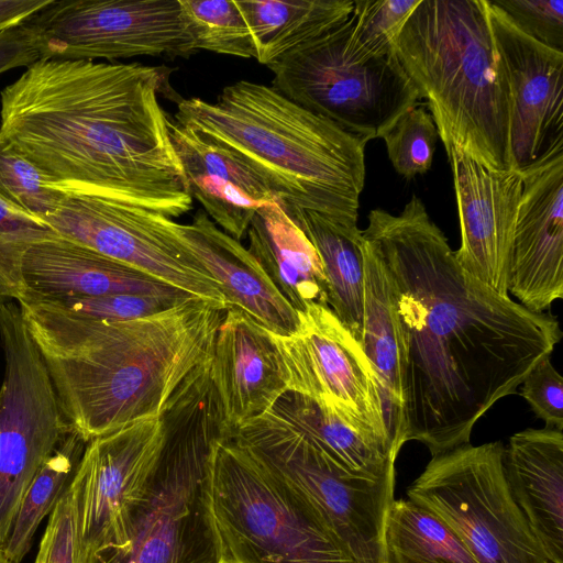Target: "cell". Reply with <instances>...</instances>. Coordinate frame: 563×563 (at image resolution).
<instances>
[{"label": "cell", "mask_w": 563, "mask_h": 563, "mask_svg": "<svg viewBox=\"0 0 563 563\" xmlns=\"http://www.w3.org/2000/svg\"><path fill=\"white\" fill-rule=\"evenodd\" d=\"M65 192L45 220L59 236L228 309L217 282L180 241L178 222L130 203Z\"/></svg>", "instance_id": "14"}, {"label": "cell", "mask_w": 563, "mask_h": 563, "mask_svg": "<svg viewBox=\"0 0 563 563\" xmlns=\"http://www.w3.org/2000/svg\"><path fill=\"white\" fill-rule=\"evenodd\" d=\"M235 2L251 30L255 59L266 66L344 22L354 3L352 0Z\"/></svg>", "instance_id": "27"}, {"label": "cell", "mask_w": 563, "mask_h": 563, "mask_svg": "<svg viewBox=\"0 0 563 563\" xmlns=\"http://www.w3.org/2000/svg\"><path fill=\"white\" fill-rule=\"evenodd\" d=\"M159 417L164 431L159 466L130 544L86 563H219L200 500L210 444L224 435L218 394L210 382L187 378Z\"/></svg>", "instance_id": "7"}, {"label": "cell", "mask_w": 563, "mask_h": 563, "mask_svg": "<svg viewBox=\"0 0 563 563\" xmlns=\"http://www.w3.org/2000/svg\"><path fill=\"white\" fill-rule=\"evenodd\" d=\"M197 49L255 58L251 30L235 0H180Z\"/></svg>", "instance_id": "31"}, {"label": "cell", "mask_w": 563, "mask_h": 563, "mask_svg": "<svg viewBox=\"0 0 563 563\" xmlns=\"http://www.w3.org/2000/svg\"><path fill=\"white\" fill-rule=\"evenodd\" d=\"M521 396L547 428L563 429V378L550 356L540 360L523 379Z\"/></svg>", "instance_id": "39"}, {"label": "cell", "mask_w": 563, "mask_h": 563, "mask_svg": "<svg viewBox=\"0 0 563 563\" xmlns=\"http://www.w3.org/2000/svg\"><path fill=\"white\" fill-rule=\"evenodd\" d=\"M420 0H357L351 13L354 48L367 57L395 53L396 41Z\"/></svg>", "instance_id": "34"}, {"label": "cell", "mask_w": 563, "mask_h": 563, "mask_svg": "<svg viewBox=\"0 0 563 563\" xmlns=\"http://www.w3.org/2000/svg\"><path fill=\"white\" fill-rule=\"evenodd\" d=\"M19 306L63 416L86 442L159 417L184 378L212 357L225 312L198 297L118 321L78 317L43 301Z\"/></svg>", "instance_id": "3"}, {"label": "cell", "mask_w": 563, "mask_h": 563, "mask_svg": "<svg viewBox=\"0 0 563 563\" xmlns=\"http://www.w3.org/2000/svg\"><path fill=\"white\" fill-rule=\"evenodd\" d=\"M298 313L291 334L269 332L289 391L331 411L368 441L398 455L378 376L361 343L329 306Z\"/></svg>", "instance_id": "12"}, {"label": "cell", "mask_w": 563, "mask_h": 563, "mask_svg": "<svg viewBox=\"0 0 563 563\" xmlns=\"http://www.w3.org/2000/svg\"><path fill=\"white\" fill-rule=\"evenodd\" d=\"M362 254L364 299L361 345L378 376L388 431L400 450L404 442L400 427L399 344L391 282L378 252L363 238Z\"/></svg>", "instance_id": "25"}, {"label": "cell", "mask_w": 563, "mask_h": 563, "mask_svg": "<svg viewBox=\"0 0 563 563\" xmlns=\"http://www.w3.org/2000/svg\"><path fill=\"white\" fill-rule=\"evenodd\" d=\"M438 137L431 114L419 104L405 111L382 136L393 167L406 179L430 169Z\"/></svg>", "instance_id": "35"}, {"label": "cell", "mask_w": 563, "mask_h": 563, "mask_svg": "<svg viewBox=\"0 0 563 563\" xmlns=\"http://www.w3.org/2000/svg\"><path fill=\"white\" fill-rule=\"evenodd\" d=\"M65 195L0 133V198L45 221L57 210Z\"/></svg>", "instance_id": "32"}, {"label": "cell", "mask_w": 563, "mask_h": 563, "mask_svg": "<svg viewBox=\"0 0 563 563\" xmlns=\"http://www.w3.org/2000/svg\"><path fill=\"white\" fill-rule=\"evenodd\" d=\"M351 15L267 67L272 87L367 141L382 137L419 92L395 53L367 57L351 40Z\"/></svg>", "instance_id": "9"}, {"label": "cell", "mask_w": 563, "mask_h": 563, "mask_svg": "<svg viewBox=\"0 0 563 563\" xmlns=\"http://www.w3.org/2000/svg\"><path fill=\"white\" fill-rule=\"evenodd\" d=\"M173 120L246 165L285 212L357 227L367 140L250 80L225 86L216 101L180 99Z\"/></svg>", "instance_id": "4"}, {"label": "cell", "mask_w": 563, "mask_h": 563, "mask_svg": "<svg viewBox=\"0 0 563 563\" xmlns=\"http://www.w3.org/2000/svg\"><path fill=\"white\" fill-rule=\"evenodd\" d=\"M21 273L24 298L20 301L185 292L59 235L31 245L23 256Z\"/></svg>", "instance_id": "20"}, {"label": "cell", "mask_w": 563, "mask_h": 563, "mask_svg": "<svg viewBox=\"0 0 563 563\" xmlns=\"http://www.w3.org/2000/svg\"><path fill=\"white\" fill-rule=\"evenodd\" d=\"M246 236L247 250L296 312L310 305L328 306V283L320 257L277 201L256 211Z\"/></svg>", "instance_id": "24"}, {"label": "cell", "mask_w": 563, "mask_h": 563, "mask_svg": "<svg viewBox=\"0 0 563 563\" xmlns=\"http://www.w3.org/2000/svg\"><path fill=\"white\" fill-rule=\"evenodd\" d=\"M0 563H10L4 554L3 548H0Z\"/></svg>", "instance_id": "42"}, {"label": "cell", "mask_w": 563, "mask_h": 563, "mask_svg": "<svg viewBox=\"0 0 563 563\" xmlns=\"http://www.w3.org/2000/svg\"><path fill=\"white\" fill-rule=\"evenodd\" d=\"M224 313L211 375L230 435L267 412L288 388L269 332L236 308Z\"/></svg>", "instance_id": "19"}, {"label": "cell", "mask_w": 563, "mask_h": 563, "mask_svg": "<svg viewBox=\"0 0 563 563\" xmlns=\"http://www.w3.org/2000/svg\"><path fill=\"white\" fill-rule=\"evenodd\" d=\"M200 500L219 563H356L319 519L229 435L210 444Z\"/></svg>", "instance_id": "6"}, {"label": "cell", "mask_w": 563, "mask_h": 563, "mask_svg": "<svg viewBox=\"0 0 563 563\" xmlns=\"http://www.w3.org/2000/svg\"><path fill=\"white\" fill-rule=\"evenodd\" d=\"M86 444L80 435L70 431L34 476L3 547L10 563H22L30 552L36 530L70 483Z\"/></svg>", "instance_id": "30"}, {"label": "cell", "mask_w": 563, "mask_h": 563, "mask_svg": "<svg viewBox=\"0 0 563 563\" xmlns=\"http://www.w3.org/2000/svg\"><path fill=\"white\" fill-rule=\"evenodd\" d=\"M164 445L161 417L87 442L73 476L78 489L80 563L130 544L151 497Z\"/></svg>", "instance_id": "15"}, {"label": "cell", "mask_w": 563, "mask_h": 563, "mask_svg": "<svg viewBox=\"0 0 563 563\" xmlns=\"http://www.w3.org/2000/svg\"><path fill=\"white\" fill-rule=\"evenodd\" d=\"M169 129L191 198L222 231L241 241L256 211L275 201L269 189L227 150L173 118Z\"/></svg>", "instance_id": "22"}, {"label": "cell", "mask_w": 563, "mask_h": 563, "mask_svg": "<svg viewBox=\"0 0 563 563\" xmlns=\"http://www.w3.org/2000/svg\"><path fill=\"white\" fill-rule=\"evenodd\" d=\"M504 449L500 441L466 443L434 455L407 495L440 517L478 563H550L510 493Z\"/></svg>", "instance_id": "10"}, {"label": "cell", "mask_w": 563, "mask_h": 563, "mask_svg": "<svg viewBox=\"0 0 563 563\" xmlns=\"http://www.w3.org/2000/svg\"><path fill=\"white\" fill-rule=\"evenodd\" d=\"M448 151L490 169H512L511 103L486 0H420L395 44Z\"/></svg>", "instance_id": "5"}, {"label": "cell", "mask_w": 563, "mask_h": 563, "mask_svg": "<svg viewBox=\"0 0 563 563\" xmlns=\"http://www.w3.org/2000/svg\"><path fill=\"white\" fill-rule=\"evenodd\" d=\"M451 165L461 230L454 252L461 267L496 292L509 296L510 262L521 174L490 169L455 147L446 151Z\"/></svg>", "instance_id": "17"}, {"label": "cell", "mask_w": 563, "mask_h": 563, "mask_svg": "<svg viewBox=\"0 0 563 563\" xmlns=\"http://www.w3.org/2000/svg\"><path fill=\"white\" fill-rule=\"evenodd\" d=\"M527 35L563 52V0H493Z\"/></svg>", "instance_id": "38"}, {"label": "cell", "mask_w": 563, "mask_h": 563, "mask_svg": "<svg viewBox=\"0 0 563 563\" xmlns=\"http://www.w3.org/2000/svg\"><path fill=\"white\" fill-rule=\"evenodd\" d=\"M486 12L509 89L512 169L521 172L563 146V52L523 33L493 0Z\"/></svg>", "instance_id": "16"}, {"label": "cell", "mask_w": 563, "mask_h": 563, "mask_svg": "<svg viewBox=\"0 0 563 563\" xmlns=\"http://www.w3.org/2000/svg\"><path fill=\"white\" fill-rule=\"evenodd\" d=\"M503 464L510 493L550 563H563V432L526 429L510 437Z\"/></svg>", "instance_id": "23"}, {"label": "cell", "mask_w": 563, "mask_h": 563, "mask_svg": "<svg viewBox=\"0 0 563 563\" xmlns=\"http://www.w3.org/2000/svg\"><path fill=\"white\" fill-rule=\"evenodd\" d=\"M57 235L44 220L0 198V303L24 298L21 265L25 252Z\"/></svg>", "instance_id": "33"}, {"label": "cell", "mask_w": 563, "mask_h": 563, "mask_svg": "<svg viewBox=\"0 0 563 563\" xmlns=\"http://www.w3.org/2000/svg\"><path fill=\"white\" fill-rule=\"evenodd\" d=\"M166 66L41 58L0 93V133L59 189L168 218L192 209L159 102Z\"/></svg>", "instance_id": "2"}, {"label": "cell", "mask_w": 563, "mask_h": 563, "mask_svg": "<svg viewBox=\"0 0 563 563\" xmlns=\"http://www.w3.org/2000/svg\"><path fill=\"white\" fill-rule=\"evenodd\" d=\"M269 411L352 475L378 478L396 472L397 454L368 441L306 396L287 390Z\"/></svg>", "instance_id": "28"}, {"label": "cell", "mask_w": 563, "mask_h": 563, "mask_svg": "<svg viewBox=\"0 0 563 563\" xmlns=\"http://www.w3.org/2000/svg\"><path fill=\"white\" fill-rule=\"evenodd\" d=\"M4 377L0 387V548L43 463L71 431L20 306L0 303Z\"/></svg>", "instance_id": "11"}, {"label": "cell", "mask_w": 563, "mask_h": 563, "mask_svg": "<svg viewBox=\"0 0 563 563\" xmlns=\"http://www.w3.org/2000/svg\"><path fill=\"white\" fill-rule=\"evenodd\" d=\"M230 437L301 501L356 563H389L386 522L396 472L378 478L352 475L271 411Z\"/></svg>", "instance_id": "8"}, {"label": "cell", "mask_w": 563, "mask_h": 563, "mask_svg": "<svg viewBox=\"0 0 563 563\" xmlns=\"http://www.w3.org/2000/svg\"><path fill=\"white\" fill-rule=\"evenodd\" d=\"M314 246L328 283V306L361 343L364 266L357 227L311 211L286 212Z\"/></svg>", "instance_id": "26"}, {"label": "cell", "mask_w": 563, "mask_h": 563, "mask_svg": "<svg viewBox=\"0 0 563 563\" xmlns=\"http://www.w3.org/2000/svg\"><path fill=\"white\" fill-rule=\"evenodd\" d=\"M520 174L508 291L543 312L563 298V146Z\"/></svg>", "instance_id": "18"}, {"label": "cell", "mask_w": 563, "mask_h": 563, "mask_svg": "<svg viewBox=\"0 0 563 563\" xmlns=\"http://www.w3.org/2000/svg\"><path fill=\"white\" fill-rule=\"evenodd\" d=\"M361 233L391 282L404 444L421 442L434 456L470 443L475 423L551 355L556 318L466 273L417 195L399 214L373 209Z\"/></svg>", "instance_id": "1"}, {"label": "cell", "mask_w": 563, "mask_h": 563, "mask_svg": "<svg viewBox=\"0 0 563 563\" xmlns=\"http://www.w3.org/2000/svg\"><path fill=\"white\" fill-rule=\"evenodd\" d=\"M38 59L37 41L26 21L0 30V74L16 67H29Z\"/></svg>", "instance_id": "40"}, {"label": "cell", "mask_w": 563, "mask_h": 563, "mask_svg": "<svg viewBox=\"0 0 563 563\" xmlns=\"http://www.w3.org/2000/svg\"><path fill=\"white\" fill-rule=\"evenodd\" d=\"M26 22L45 59L187 57L196 51L180 0H53Z\"/></svg>", "instance_id": "13"}, {"label": "cell", "mask_w": 563, "mask_h": 563, "mask_svg": "<svg viewBox=\"0 0 563 563\" xmlns=\"http://www.w3.org/2000/svg\"><path fill=\"white\" fill-rule=\"evenodd\" d=\"M53 0H0V30L27 21Z\"/></svg>", "instance_id": "41"}, {"label": "cell", "mask_w": 563, "mask_h": 563, "mask_svg": "<svg viewBox=\"0 0 563 563\" xmlns=\"http://www.w3.org/2000/svg\"><path fill=\"white\" fill-rule=\"evenodd\" d=\"M190 297L176 295L115 294L96 297H75L54 300H35L49 303L78 317L96 320H131L173 308Z\"/></svg>", "instance_id": "36"}, {"label": "cell", "mask_w": 563, "mask_h": 563, "mask_svg": "<svg viewBox=\"0 0 563 563\" xmlns=\"http://www.w3.org/2000/svg\"><path fill=\"white\" fill-rule=\"evenodd\" d=\"M34 563H80L78 489L74 478L48 516Z\"/></svg>", "instance_id": "37"}, {"label": "cell", "mask_w": 563, "mask_h": 563, "mask_svg": "<svg viewBox=\"0 0 563 563\" xmlns=\"http://www.w3.org/2000/svg\"><path fill=\"white\" fill-rule=\"evenodd\" d=\"M177 232L183 244L217 282L228 308L241 310L272 333L295 332L296 310L250 251L222 231L202 209L189 223H178Z\"/></svg>", "instance_id": "21"}, {"label": "cell", "mask_w": 563, "mask_h": 563, "mask_svg": "<svg viewBox=\"0 0 563 563\" xmlns=\"http://www.w3.org/2000/svg\"><path fill=\"white\" fill-rule=\"evenodd\" d=\"M389 563H478L434 512L412 500H393L386 522Z\"/></svg>", "instance_id": "29"}]
</instances>
